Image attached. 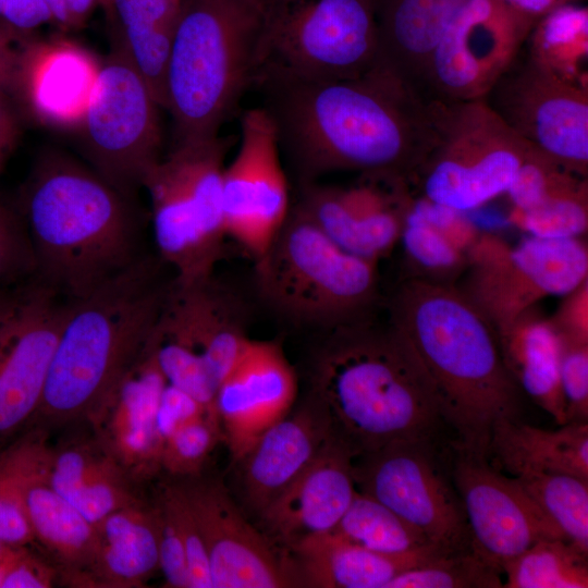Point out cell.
<instances>
[{
    "mask_svg": "<svg viewBox=\"0 0 588 588\" xmlns=\"http://www.w3.org/2000/svg\"><path fill=\"white\" fill-rule=\"evenodd\" d=\"M17 208L39 283L66 299L86 296L142 256L130 198L62 152L39 158Z\"/></svg>",
    "mask_w": 588,
    "mask_h": 588,
    "instance_id": "277c9868",
    "label": "cell"
},
{
    "mask_svg": "<svg viewBox=\"0 0 588 588\" xmlns=\"http://www.w3.org/2000/svg\"><path fill=\"white\" fill-rule=\"evenodd\" d=\"M52 22L45 0H0V24L22 39L25 35Z\"/></svg>",
    "mask_w": 588,
    "mask_h": 588,
    "instance_id": "f5cc1de1",
    "label": "cell"
},
{
    "mask_svg": "<svg viewBox=\"0 0 588 588\" xmlns=\"http://www.w3.org/2000/svg\"><path fill=\"white\" fill-rule=\"evenodd\" d=\"M253 261L257 296L294 326L323 333L372 318L378 264L336 245L297 203Z\"/></svg>",
    "mask_w": 588,
    "mask_h": 588,
    "instance_id": "52a82bcc",
    "label": "cell"
},
{
    "mask_svg": "<svg viewBox=\"0 0 588 588\" xmlns=\"http://www.w3.org/2000/svg\"><path fill=\"white\" fill-rule=\"evenodd\" d=\"M206 413L217 414L207 409L187 393L167 383L157 412V427L162 441L164 442L179 428Z\"/></svg>",
    "mask_w": 588,
    "mask_h": 588,
    "instance_id": "f907efd6",
    "label": "cell"
},
{
    "mask_svg": "<svg viewBox=\"0 0 588 588\" xmlns=\"http://www.w3.org/2000/svg\"><path fill=\"white\" fill-rule=\"evenodd\" d=\"M17 548L0 541V566L4 564Z\"/></svg>",
    "mask_w": 588,
    "mask_h": 588,
    "instance_id": "6125c7cd",
    "label": "cell"
},
{
    "mask_svg": "<svg viewBox=\"0 0 588 588\" xmlns=\"http://www.w3.org/2000/svg\"><path fill=\"white\" fill-rule=\"evenodd\" d=\"M524 50L540 68L588 89V9L568 2L541 16Z\"/></svg>",
    "mask_w": 588,
    "mask_h": 588,
    "instance_id": "e575fe53",
    "label": "cell"
},
{
    "mask_svg": "<svg viewBox=\"0 0 588 588\" xmlns=\"http://www.w3.org/2000/svg\"><path fill=\"white\" fill-rule=\"evenodd\" d=\"M52 22L62 29L83 27L93 13L98 0H45Z\"/></svg>",
    "mask_w": 588,
    "mask_h": 588,
    "instance_id": "11a10c76",
    "label": "cell"
},
{
    "mask_svg": "<svg viewBox=\"0 0 588 588\" xmlns=\"http://www.w3.org/2000/svg\"><path fill=\"white\" fill-rule=\"evenodd\" d=\"M7 93L0 91V132L19 128L17 120Z\"/></svg>",
    "mask_w": 588,
    "mask_h": 588,
    "instance_id": "680465c9",
    "label": "cell"
},
{
    "mask_svg": "<svg viewBox=\"0 0 588 588\" xmlns=\"http://www.w3.org/2000/svg\"><path fill=\"white\" fill-rule=\"evenodd\" d=\"M291 207L274 125L262 107L249 109L242 117L237 152L223 170L225 236L254 260L279 232Z\"/></svg>",
    "mask_w": 588,
    "mask_h": 588,
    "instance_id": "e0dca14e",
    "label": "cell"
},
{
    "mask_svg": "<svg viewBox=\"0 0 588 588\" xmlns=\"http://www.w3.org/2000/svg\"><path fill=\"white\" fill-rule=\"evenodd\" d=\"M507 221L529 236L583 237L588 230V179L532 207L511 208Z\"/></svg>",
    "mask_w": 588,
    "mask_h": 588,
    "instance_id": "ab89813d",
    "label": "cell"
},
{
    "mask_svg": "<svg viewBox=\"0 0 588 588\" xmlns=\"http://www.w3.org/2000/svg\"><path fill=\"white\" fill-rule=\"evenodd\" d=\"M467 0H376L379 60L422 91L430 58Z\"/></svg>",
    "mask_w": 588,
    "mask_h": 588,
    "instance_id": "1f68e13d",
    "label": "cell"
},
{
    "mask_svg": "<svg viewBox=\"0 0 588 588\" xmlns=\"http://www.w3.org/2000/svg\"><path fill=\"white\" fill-rule=\"evenodd\" d=\"M535 24L504 0H467L430 58L425 93L445 102L485 99Z\"/></svg>",
    "mask_w": 588,
    "mask_h": 588,
    "instance_id": "5bb4252c",
    "label": "cell"
},
{
    "mask_svg": "<svg viewBox=\"0 0 588 588\" xmlns=\"http://www.w3.org/2000/svg\"><path fill=\"white\" fill-rule=\"evenodd\" d=\"M523 140L588 177V89L537 65L524 47L485 97Z\"/></svg>",
    "mask_w": 588,
    "mask_h": 588,
    "instance_id": "9a60e30c",
    "label": "cell"
},
{
    "mask_svg": "<svg viewBox=\"0 0 588 588\" xmlns=\"http://www.w3.org/2000/svg\"><path fill=\"white\" fill-rule=\"evenodd\" d=\"M503 363L511 377L534 403L566 424L560 383L562 339L537 306L497 331Z\"/></svg>",
    "mask_w": 588,
    "mask_h": 588,
    "instance_id": "d6a6232c",
    "label": "cell"
},
{
    "mask_svg": "<svg viewBox=\"0 0 588 588\" xmlns=\"http://www.w3.org/2000/svg\"><path fill=\"white\" fill-rule=\"evenodd\" d=\"M39 468L48 483L96 526L112 512L143 502L134 481L97 439L50 448L44 439Z\"/></svg>",
    "mask_w": 588,
    "mask_h": 588,
    "instance_id": "83f0119b",
    "label": "cell"
},
{
    "mask_svg": "<svg viewBox=\"0 0 588 588\" xmlns=\"http://www.w3.org/2000/svg\"><path fill=\"white\" fill-rule=\"evenodd\" d=\"M96 548L84 587L134 588L159 569L157 506L117 510L96 526Z\"/></svg>",
    "mask_w": 588,
    "mask_h": 588,
    "instance_id": "f546056e",
    "label": "cell"
},
{
    "mask_svg": "<svg viewBox=\"0 0 588 588\" xmlns=\"http://www.w3.org/2000/svg\"><path fill=\"white\" fill-rule=\"evenodd\" d=\"M519 13L537 22L553 8L565 3L562 0H504Z\"/></svg>",
    "mask_w": 588,
    "mask_h": 588,
    "instance_id": "6f0895ef",
    "label": "cell"
},
{
    "mask_svg": "<svg viewBox=\"0 0 588 588\" xmlns=\"http://www.w3.org/2000/svg\"><path fill=\"white\" fill-rule=\"evenodd\" d=\"M297 204L347 253L378 264L400 243L416 195L408 177L364 173L347 186L299 185Z\"/></svg>",
    "mask_w": 588,
    "mask_h": 588,
    "instance_id": "ac0fdd59",
    "label": "cell"
},
{
    "mask_svg": "<svg viewBox=\"0 0 588 588\" xmlns=\"http://www.w3.org/2000/svg\"><path fill=\"white\" fill-rule=\"evenodd\" d=\"M35 257L24 219L0 197V283L35 273Z\"/></svg>",
    "mask_w": 588,
    "mask_h": 588,
    "instance_id": "f6af8a7d",
    "label": "cell"
},
{
    "mask_svg": "<svg viewBox=\"0 0 588 588\" xmlns=\"http://www.w3.org/2000/svg\"><path fill=\"white\" fill-rule=\"evenodd\" d=\"M560 383L566 424L588 422V342L562 339Z\"/></svg>",
    "mask_w": 588,
    "mask_h": 588,
    "instance_id": "bcb514c9",
    "label": "cell"
},
{
    "mask_svg": "<svg viewBox=\"0 0 588 588\" xmlns=\"http://www.w3.org/2000/svg\"><path fill=\"white\" fill-rule=\"evenodd\" d=\"M20 296L21 293L0 286V327L16 307Z\"/></svg>",
    "mask_w": 588,
    "mask_h": 588,
    "instance_id": "94428289",
    "label": "cell"
},
{
    "mask_svg": "<svg viewBox=\"0 0 588 588\" xmlns=\"http://www.w3.org/2000/svg\"><path fill=\"white\" fill-rule=\"evenodd\" d=\"M329 437L326 418L310 396L268 428L234 462L246 507L259 515L305 470Z\"/></svg>",
    "mask_w": 588,
    "mask_h": 588,
    "instance_id": "4316f807",
    "label": "cell"
},
{
    "mask_svg": "<svg viewBox=\"0 0 588 588\" xmlns=\"http://www.w3.org/2000/svg\"><path fill=\"white\" fill-rule=\"evenodd\" d=\"M158 499L171 512L184 544L191 588H212L209 558L203 534L176 482L162 485Z\"/></svg>",
    "mask_w": 588,
    "mask_h": 588,
    "instance_id": "ee69618b",
    "label": "cell"
},
{
    "mask_svg": "<svg viewBox=\"0 0 588 588\" xmlns=\"http://www.w3.org/2000/svg\"><path fill=\"white\" fill-rule=\"evenodd\" d=\"M413 208L436 230L464 253H468L480 234L466 212L415 197Z\"/></svg>",
    "mask_w": 588,
    "mask_h": 588,
    "instance_id": "c3c4849f",
    "label": "cell"
},
{
    "mask_svg": "<svg viewBox=\"0 0 588 588\" xmlns=\"http://www.w3.org/2000/svg\"><path fill=\"white\" fill-rule=\"evenodd\" d=\"M406 278L456 285L467 267V254L429 224L412 206L401 234Z\"/></svg>",
    "mask_w": 588,
    "mask_h": 588,
    "instance_id": "f35d334b",
    "label": "cell"
},
{
    "mask_svg": "<svg viewBox=\"0 0 588 588\" xmlns=\"http://www.w3.org/2000/svg\"><path fill=\"white\" fill-rule=\"evenodd\" d=\"M289 551L299 587L315 588H387L403 572L445 554L440 550L383 554L331 531L307 536Z\"/></svg>",
    "mask_w": 588,
    "mask_h": 588,
    "instance_id": "f1b7e54d",
    "label": "cell"
},
{
    "mask_svg": "<svg viewBox=\"0 0 588 588\" xmlns=\"http://www.w3.org/2000/svg\"><path fill=\"white\" fill-rule=\"evenodd\" d=\"M356 492L353 456L331 434L305 470L258 516L289 550L303 538L329 532Z\"/></svg>",
    "mask_w": 588,
    "mask_h": 588,
    "instance_id": "484cf974",
    "label": "cell"
},
{
    "mask_svg": "<svg viewBox=\"0 0 588 588\" xmlns=\"http://www.w3.org/2000/svg\"><path fill=\"white\" fill-rule=\"evenodd\" d=\"M549 318L562 339L588 342V279L563 295Z\"/></svg>",
    "mask_w": 588,
    "mask_h": 588,
    "instance_id": "816d5d0a",
    "label": "cell"
},
{
    "mask_svg": "<svg viewBox=\"0 0 588 588\" xmlns=\"http://www.w3.org/2000/svg\"><path fill=\"white\" fill-rule=\"evenodd\" d=\"M514 478L565 539L588 554V480L561 473H523Z\"/></svg>",
    "mask_w": 588,
    "mask_h": 588,
    "instance_id": "74e56055",
    "label": "cell"
},
{
    "mask_svg": "<svg viewBox=\"0 0 588 588\" xmlns=\"http://www.w3.org/2000/svg\"><path fill=\"white\" fill-rule=\"evenodd\" d=\"M379 50L376 0H269L266 63L294 76L357 77L378 62Z\"/></svg>",
    "mask_w": 588,
    "mask_h": 588,
    "instance_id": "8fae6325",
    "label": "cell"
},
{
    "mask_svg": "<svg viewBox=\"0 0 588 588\" xmlns=\"http://www.w3.org/2000/svg\"><path fill=\"white\" fill-rule=\"evenodd\" d=\"M450 446L451 477L463 503L470 544L486 561L503 574V566L535 542L565 539L513 476L504 475L485 455Z\"/></svg>",
    "mask_w": 588,
    "mask_h": 588,
    "instance_id": "2e32d148",
    "label": "cell"
},
{
    "mask_svg": "<svg viewBox=\"0 0 588 588\" xmlns=\"http://www.w3.org/2000/svg\"><path fill=\"white\" fill-rule=\"evenodd\" d=\"M588 279L583 237L527 236L516 246L480 232L455 285L497 331L548 296H563Z\"/></svg>",
    "mask_w": 588,
    "mask_h": 588,
    "instance_id": "30bf717a",
    "label": "cell"
},
{
    "mask_svg": "<svg viewBox=\"0 0 588 588\" xmlns=\"http://www.w3.org/2000/svg\"><path fill=\"white\" fill-rule=\"evenodd\" d=\"M488 460L513 477L523 473H561L588 480V422L548 430L503 418L493 426Z\"/></svg>",
    "mask_w": 588,
    "mask_h": 588,
    "instance_id": "836d02e7",
    "label": "cell"
},
{
    "mask_svg": "<svg viewBox=\"0 0 588 588\" xmlns=\"http://www.w3.org/2000/svg\"><path fill=\"white\" fill-rule=\"evenodd\" d=\"M388 323L428 380L451 445L488 457L493 426L518 419L522 391L507 371L498 332L455 285L405 278Z\"/></svg>",
    "mask_w": 588,
    "mask_h": 588,
    "instance_id": "7a4b0ae2",
    "label": "cell"
},
{
    "mask_svg": "<svg viewBox=\"0 0 588 588\" xmlns=\"http://www.w3.org/2000/svg\"><path fill=\"white\" fill-rule=\"evenodd\" d=\"M101 62L65 37L27 39L17 47L10 89L37 123L78 131Z\"/></svg>",
    "mask_w": 588,
    "mask_h": 588,
    "instance_id": "cb8c5ba5",
    "label": "cell"
},
{
    "mask_svg": "<svg viewBox=\"0 0 588 588\" xmlns=\"http://www.w3.org/2000/svg\"><path fill=\"white\" fill-rule=\"evenodd\" d=\"M150 341L167 382L217 413L215 401L218 384L203 357L184 344L161 335L156 328Z\"/></svg>",
    "mask_w": 588,
    "mask_h": 588,
    "instance_id": "b9f144b4",
    "label": "cell"
},
{
    "mask_svg": "<svg viewBox=\"0 0 588 588\" xmlns=\"http://www.w3.org/2000/svg\"><path fill=\"white\" fill-rule=\"evenodd\" d=\"M0 541L15 548L36 541L30 523L12 497L0 492Z\"/></svg>",
    "mask_w": 588,
    "mask_h": 588,
    "instance_id": "db71d44e",
    "label": "cell"
},
{
    "mask_svg": "<svg viewBox=\"0 0 588 588\" xmlns=\"http://www.w3.org/2000/svg\"><path fill=\"white\" fill-rule=\"evenodd\" d=\"M219 441H223L219 417L206 413L164 440L160 468L179 478L199 475Z\"/></svg>",
    "mask_w": 588,
    "mask_h": 588,
    "instance_id": "7bdbcfd3",
    "label": "cell"
},
{
    "mask_svg": "<svg viewBox=\"0 0 588 588\" xmlns=\"http://www.w3.org/2000/svg\"><path fill=\"white\" fill-rule=\"evenodd\" d=\"M181 0H110L103 9L111 50L136 70L161 109H166L167 70Z\"/></svg>",
    "mask_w": 588,
    "mask_h": 588,
    "instance_id": "4dcf8cb0",
    "label": "cell"
},
{
    "mask_svg": "<svg viewBox=\"0 0 588 588\" xmlns=\"http://www.w3.org/2000/svg\"><path fill=\"white\" fill-rule=\"evenodd\" d=\"M296 395L297 376L281 344L250 339L218 385L215 401L233 462L291 412Z\"/></svg>",
    "mask_w": 588,
    "mask_h": 588,
    "instance_id": "603a6c76",
    "label": "cell"
},
{
    "mask_svg": "<svg viewBox=\"0 0 588 588\" xmlns=\"http://www.w3.org/2000/svg\"><path fill=\"white\" fill-rule=\"evenodd\" d=\"M167 383L149 338L139 356L89 420L96 439L134 481L161 469L163 441L157 427V412Z\"/></svg>",
    "mask_w": 588,
    "mask_h": 588,
    "instance_id": "d4e9b609",
    "label": "cell"
},
{
    "mask_svg": "<svg viewBox=\"0 0 588 588\" xmlns=\"http://www.w3.org/2000/svg\"><path fill=\"white\" fill-rule=\"evenodd\" d=\"M331 532L351 543L383 554L442 551L419 529L379 501L357 490Z\"/></svg>",
    "mask_w": 588,
    "mask_h": 588,
    "instance_id": "d590c367",
    "label": "cell"
},
{
    "mask_svg": "<svg viewBox=\"0 0 588 588\" xmlns=\"http://www.w3.org/2000/svg\"><path fill=\"white\" fill-rule=\"evenodd\" d=\"M16 40H22V38L0 24V91L10 89L17 53Z\"/></svg>",
    "mask_w": 588,
    "mask_h": 588,
    "instance_id": "9f6ffc18",
    "label": "cell"
},
{
    "mask_svg": "<svg viewBox=\"0 0 588 588\" xmlns=\"http://www.w3.org/2000/svg\"><path fill=\"white\" fill-rule=\"evenodd\" d=\"M254 86L299 185L340 171L409 180L439 137V100L380 61L339 81L266 63Z\"/></svg>",
    "mask_w": 588,
    "mask_h": 588,
    "instance_id": "6da1fadb",
    "label": "cell"
},
{
    "mask_svg": "<svg viewBox=\"0 0 588 588\" xmlns=\"http://www.w3.org/2000/svg\"><path fill=\"white\" fill-rule=\"evenodd\" d=\"M225 138L174 144L147 174L159 258L177 283L216 272L226 240L222 211Z\"/></svg>",
    "mask_w": 588,
    "mask_h": 588,
    "instance_id": "ba28073f",
    "label": "cell"
},
{
    "mask_svg": "<svg viewBox=\"0 0 588 588\" xmlns=\"http://www.w3.org/2000/svg\"><path fill=\"white\" fill-rule=\"evenodd\" d=\"M163 261L140 256L86 296L66 299L35 417L88 419L139 356L161 316L172 279Z\"/></svg>",
    "mask_w": 588,
    "mask_h": 588,
    "instance_id": "5b68a950",
    "label": "cell"
},
{
    "mask_svg": "<svg viewBox=\"0 0 588 588\" xmlns=\"http://www.w3.org/2000/svg\"><path fill=\"white\" fill-rule=\"evenodd\" d=\"M438 128L409 183L418 197L466 213L506 193L530 147L485 99L439 100Z\"/></svg>",
    "mask_w": 588,
    "mask_h": 588,
    "instance_id": "9c48e42d",
    "label": "cell"
},
{
    "mask_svg": "<svg viewBox=\"0 0 588 588\" xmlns=\"http://www.w3.org/2000/svg\"><path fill=\"white\" fill-rule=\"evenodd\" d=\"M39 283L0 327V441L36 416L66 301Z\"/></svg>",
    "mask_w": 588,
    "mask_h": 588,
    "instance_id": "ffe728a7",
    "label": "cell"
},
{
    "mask_svg": "<svg viewBox=\"0 0 588 588\" xmlns=\"http://www.w3.org/2000/svg\"><path fill=\"white\" fill-rule=\"evenodd\" d=\"M58 576V568L22 547L0 566V588H49Z\"/></svg>",
    "mask_w": 588,
    "mask_h": 588,
    "instance_id": "681fc988",
    "label": "cell"
},
{
    "mask_svg": "<svg viewBox=\"0 0 588 588\" xmlns=\"http://www.w3.org/2000/svg\"><path fill=\"white\" fill-rule=\"evenodd\" d=\"M159 109L142 76L110 50L77 132L93 170L130 199L161 159Z\"/></svg>",
    "mask_w": 588,
    "mask_h": 588,
    "instance_id": "7c38bea8",
    "label": "cell"
},
{
    "mask_svg": "<svg viewBox=\"0 0 588 588\" xmlns=\"http://www.w3.org/2000/svg\"><path fill=\"white\" fill-rule=\"evenodd\" d=\"M437 439L390 443L353 460L357 491L419 529L445 553L471 548L461 497L438 454Z\"/></svg>",
    "mask_w": 588,
    "mask_h": 588,
    "instance_id": "4fadbf2b",
    "label": "cell"
},
{
    "mask_svg": "<svg viewBox=\"0 0 588 588\" xmlns=\"http://www.w3.org/2000/svg\"><path fill=\"white\" fill-rule=\"evenodd\" d=\"M320 334L308 396L353 460L397 441L437 439L443 422L430 384L388 322L369 318Z\"/></svg>",
    "mask_w": 588,
    "mask_h": 588,
    "instance_id": "3957f363",
    "label": "cell"
},
{
    "mask_svg": "<svg viewBox=\"0 0 588 588\" xmlns=\"http://www.w3.org/2000/svg\"><path fill=\"white\" fill-rule=\"evenodd\" d=\"M176 485L203 534L212 588L299 587L290 556L248 523L220 481L196 475Z\"/></svg>",
    "mask_w": 588,
    "mask_h": 588,
    "instance_id": "d6986e66",
    "label": "cell"
},
{
    "mask_svg": "<svg viewBox=\"0 0 588 588\" xmlns=\"http://www.w3.org/2000/svg\"><path fill=\"white\" fill-rule=\"evenodd\" d=\"M249 320L243 294L213 272L191 283L172 279L156 330L201 356L219 385L250 340Z\"/></svg>",
    "mask_w": 588,
    "mask_h": 588,
    "instance_id": "7402d4cb",
    "label": "cell"
},
{
    "mask_svg": "<svg viewBox=\"0 0 588 588\" xmlns=\"http://www.w3.org/2000/svg\"><path fill=\"white\" fill-rule=\"evenodd\" d=\"M109 1L110 0H98V4H100L101 8L105 9L108 5Z\"/></svg>",
    "mask_w": 588,
    "mask_h": 588,
    "instance_id": "be15d7a7",
    "label": "cell"
},
{
    "mask_svg": "<svg viewBox=\"0 0 588 588\" xmlns=\"http://www.w3.org/2000/svg\"><path fill=\"white\" fill-rule=\"evenodd\" d=\"M571 0H562V2H569Z\"/></svg>",
    "mask_w": 588,
    "mask_h": 588,
    "instance_id": "e7e4bbea",
    "label": "cell"
},
{
    "mask_svg": "<svg viewBox=\"0 0 588 588\" xmlns=\"http://www.w3.org/2000/svg\"><path fill=\"white\" fill-rule=\"evenodd\" d=\"M19 138V128L0 132V173Z\"/></svg>",
    "mask_w": 588,
    "mask_h": 588,
    "instance_id": "91938a15",
    "label": "cell"
},
{
    "mask_svg": "<svg viewBox=\"0 0 588 588\" xmlns=\"http://www.w3.org/2000/svg\"><path fill=\"white\" fill-rule=\"evenodd\" d=\"M502 573L473 548L438 555L392 579L387 588H501Z\"/></svg>",
    "mask_w": 588,
    "mask_h": 588,
    "instance_id": "60d3db41",
    "label": "cell"
},
{
    "mask_svg": "<svg viewBox=\"0 0 588 588\" xmlns=\"http://www.w3.org/2000/svg\"><path fill=\"white\" fill-rule=\"evenodd\" d=\"M269 0H181L166 81L174 144L219 136L268 60Z\"/></svg>",
    "mask_w": 588,
    "mask_h": 588,
    "instance_id": "8992f818",
    "label": "cell"
},
{
    "mask_svg": "<svg viewBox=\"0 0 588 588\" xmlns=\"http://www.w3.org/2000/svg\"><path fill=\"white\" fill-rule=\"evenodd\" d=\"M41 432L15 441L0 453V492L24 510L36 541L59 564L60 576L83 586L96 548V527L45 479L39 468Z\"/></svg>",
    "mask_w": 588,
    "mask_h": 588,
    "instance_id": "44dd1931",
    "label": "cell"
},
{
    "mask_svg": "<svg viewBox=\"0 0 588 588\" xmlns=\"http://www.w3.org/2000/svg\"><path fill=\"white\" fill-rule=\"evenodd\" d=\"M506 588H587L588 554L565 539L535 542L503 566Z\"/></svg>",
    "mask_w": 588,
    "mask_h": 588,
    "instance_id": "8d00e7d4",
    "label": "cell"
},
{
    "mask_svg": "<svg viewBox=\"0 0 588 588\" xmlns=\"http://www.w3.org/2000/svg\"><path fill=\"white\" fill-rule=\"evenodd\" d=\"M156 506L159 518V569L169 587L191 588L186 553L173 516L159 499Z\"/></svg>",
    "mask_w": 588,
    "mask_h": 588,
    "instance_id": "7dc6e473",
    "label": "cell"
}]
</instances>
